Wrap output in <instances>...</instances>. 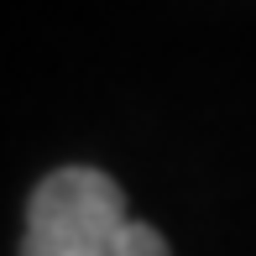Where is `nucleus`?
<instances>
[{
  "label": "nucleus",
  "mask_w": 256,
  "mask_h": 256,
  "mask_svg": "<svg viewBox=\"0 0 256 256\" xmlns=\"http://www.w3.org/2000/svg\"><path fill=\"white\" fill-rule=\"evenodd\" d=\"M21 256H172L152 225L131 220L126 194L100 168H58L37 183Z\"/></svg>",
  "instance_id": "obj_1"
}]
</instances>
